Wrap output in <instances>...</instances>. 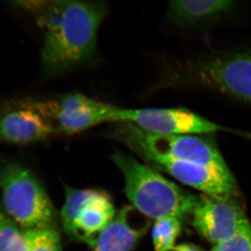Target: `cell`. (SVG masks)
<instances>
[{
    "label": "cell",
    "instance_id": "15",
    "mask_svg": "<svg viewBox=\"0 0 251 251\" xmlns=\"http://www.w3.org/2000/svg\"><path fill=\"white\" fill-rule=\"evenodd\" d=\"M23 232L27 251H62L60 237L54 227Z\"/></svg>",
    "mask_w": 251,
    "mask_h": 251
},
{
    "label": "cell",
    "instance_id": "8",
    "mask_svg": "<svg viewBox=\"0 0 251 251\" xmlns=\"http://www.w3.org/2000/svg\"><path fill=\"white\" fill-rule=\"evenodd\" d=\"M133 124L156 135H202L236 132L185 108H119L117 122Z\"/></svg>",
    "mask_w": 251,
    "mask_h": 251
},
{
    "label": "cell",
    "instance_id": "9",
    "mask_svg": "<svg viewBox=\"0 0 251 251\" xmlns=\"http://www.w3.org/2000/svg\"><path fill=\"white\" fill-rule=\"evenodd\" d=\"M55 134L37 99H11L0 102V140L13 145L40 143Z\"/></svg>",
    "mask_w": 251,
    "mask_h": 251
},
{
    "label": "cell",
    "instance_id": "10",
    "mask_svg": "<svg viewBox=\"0 0 251 251\" xmlns=\"http://www.w3.org/2000/svg\"><path fill=\"white\" fill-rule=\"evenodd\" d=\"M191 215L195 229L215 245L232 237L248 221L242 208L231 198L206 195L197 198Z\"/></svg>",
    "mask_w": 251,
    "mask_h": 251
},
{
    "label": "cell",
    "instance_id": "4",
    "mask_svg": "<svg viewBox=\"0 0 251 251\" xmlns=\"http://www.w3.org/2000/svg\"><path fill=\"white\" fill-rule=\"evenodd\" d=\"M0 189L9 218L25 231L54 227L56 213L42 185L16 163L0 168Z\"/></svg>",
    "mask_w": 251,
    "mask_h": 251
},
{
    "label": "cell",
    "instance_id": "18",
    "mask_svg": "<svg viewBox=\"0 0 251 251\" xmlns=\"http://www.w3.org/2000/svg\"><path fill=\"white\" fill-rule=\"evenodd\" d=\"M171 251H201L199 249L195 246L190 244H180L175 246Z\"/></svg>",
    "mask_w": 251,
    "mask_h": 251
},
{
    "label": "cell",
    "instance_id": "6",
    "mask_svg": "<svg viewBox=\"0 0 251 251\" xmlns=\"http://www.w3.org/2000/svg\"><path fill=\"white\" fill-rule=\"evenodd\" d=\"M61 211L66 233L93 248L99 234L115 216L111 198L104 191L67 188Z\"/></svg>",
    "mask_w": 251,
    "mask_h": 251
},
{
    "label": "cell",
    "instance_id": "14",
    "mask_svg": "<svg viewBox=\"0 0 251 251\" xmlns=\"http://www.w3.org/2000/svg\"><path fill=\"white\" fill-rule=\"evenodd\" d=\"M181 229V220L175 217H164L156 220L152 228L154 251H171Z\"/></svg>",
    "mask_w": 251,
    "mask_h": 251
},
{
    "label": "cell",
    "instance_id": "1",
    "mask_svg": "<svg viewBox=\"0 0 251 251\" xmlns=\"http://www.w3.org/2000/svg\"><path fill=\"white\" fill-rule=\"evenodd\" d=\"M107 13L106 5L100 1L53 0L39 4L34 18L45 34V76H62L94 58L99 27Z\"/></svg>",
    "mask_w": 251,
    "mask_h": 251
},
{
    "label": "cell",
    "instance_id": "3",
    "mask_svg": "<svg viewBox=\"0 0 251 251\" xmlns=\"http://www.w3.org/2000/svg\"><path fill=\"white\" fill-rule=\"evenodd\" d=\"M110 135L149 162L171 159L229 170L217 147L200 135H156L133 124L116 123Z\"/></svg>",
    "mask_w": 251,
    "mask_h": 251
},
{
    "label": "cell",
    "instance_id": "17",
    "mask_svg": "<svg viewBox=\"0 0 251 251\" xmlns=\"http://www.w3.org/2000/svg\"><path fill=\"white\" fill-rule=\"evenodd\" d=\"M211 251H251V226L249 221L234 235L216 245Z\"/></svg>",
    "mask_w": 251,
    "mask_h": 251
},
{
    "label": "cell",
    "instance_id": "5",
    "mask_svg": "<svg viewBox=\"0 0 251 251\" xmlns=\"http://www.w3.org/2000/svg\"><path fill=\"white\" fill-rule=\"evenodd\" d=\"M181 74L188 83L251 105V50L223 52L188 61Z\"/></svg>",
    "mask_w": 251,
    "mask_h": 251
},
{
    "label": "cell",
    "instance_id": "7",
    "mask_svg": "<svg viewBox=\"0 0 251 251\" xmlns=\"http://www.w3.org/2000/svg\"><path fill=\"white\" fill-rule=\"evenodd\" d=\"M38 104L55 134H75L100 124L117 121L119 108L83 94H68L49 100L38 99Z\"/></svg>",
    "mask_w": 251,
    "mask_h": 251
},
{
    "label": "cell",
    "instance_id": "2",
    "mask_svg": "<svg viewBox=\"0 0 251 251\" xmlns=\"http://www.w3.org/2000/svg\"><path fill=\"white\" fill-rule=\"evenodd\" d=\"M112 161L125 178V191L132 206L148 219L175 217L180 220L192 213L197 198L184 192L150 167L120 151Z\"/></svg>",
    "mask_w": 251,
    "mask_h": 251
},
{
    "label": "cell",
    "instance_id": "11",
    "mask_svg": "<svg viewBox=\"0 0 251 251\" xmlns=\"http://www.w3.org/2000/svg\"><path fill=\"white\" fill-rule=\"evenodd\" d=\"M151 163L206 196L229 199L235 193L234 178L229 170L171 159H156Z\"/></svg>",
    "mask_w": 251,
    "mask_h": 251
},
{
    "label": "cell",
    "instance_id": "12",
    "mask_svg": "<svg viewBox=\"0 0 251 251\" xmlns=\"http://www.w3.org/2000/svg\"><path fill=\"white\" fill-rule=\"evenodd\" d=\"M150 223L133 206H124L99 234L94 251H133L148 231Z\"/></svg>",
    "mask_w": 251,
    "mask_h": 251
},
{
    "label": "cell",
    "instance_id": "13",
    "mask_svg": "<svg viewBox=\"0 0 251 251\" xmlns=\"http://www.w3.org/2000/svg\"><path fill=\"white\" fill-rule=\"evenodd\" d=\"M234 4L230 0H177L170 3L168 17L176 25L188 27L219 17L231 11Z\"/></svg>",
    "mask_w": 251,
    "mask_h": 251
},
{
    "label": "cell",
    "instance_id": "16",
    "mask_svg": "<svg viewBox=\"0 0 251 251\" xmlns=\"http://www.w3.org/2000/svg\"><path fill=\"white\" fill-rule=\"evenodd\" d=\"M0 251H27L24 232L4 214H0Z\"/></svg>",
    "mask_w": 251,
    "mask_h": 251
}]
</instances>
